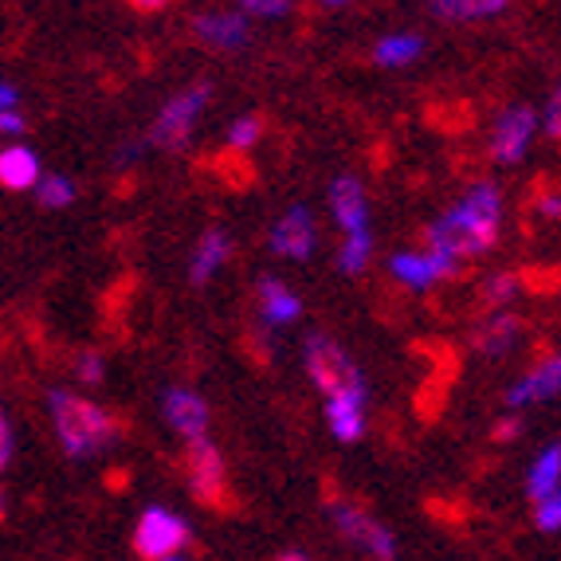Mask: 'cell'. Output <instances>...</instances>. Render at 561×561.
I'll list each match as a JSON object with an SVG mask.
<instances>
[{
	"label": "cell",
	"mask_w": 561,
	"mask_h": 561,
	"mask_svg": "<svg viewBox=\"0 0 561 561\" xmlns=\"http://www.w3.org/2000/svg\"><path fill=\"white\" fill-rule=\"evenodd\" d=\"M307 369L314 377L322 393L334 397V393H365L362 374H357V365L350 362L334 342L327 337H310L307 342Z\"/></svg>",
	"instance_id": "obj_5"
},
{
	"label": "cell",
	"mask_w": 561,
	"mask_h": 561,
	"mask_svg": "<svg viewBox=\"0 0 561 561\" xmlns=\"http://www.w3.org/2000/svg\"><path fill=\"white\" fill-rule=\"evenodd\" d=\"M515 334H518V319L503 310V314H495V319H486V327L476 334V342L483 354H503V350L515 342Z\"/></svg>",
	"instance_id": "obj_19"
},
{
	"label": "cell",
	"mask_w": 561,
	"mask_h": 561,
	"mask_svg": "<svg viewBox=\"0 0 561 561\" xmlns=\"http://www.w3.org/2000/svg\"><path fill=\"white\" fill-rule=\"evenodd\" d=\"M9 459H12V432L4 424V416H0V471L9 468Z\"/></svg>",
	"instance_id": "obj_33"
},
{
	"label": "cell",
	"mask_w": 561,
	"mask_h": 561,
	"mask_svg": "<svg viewBox=\"0 0 561 561\" xmlns=\"http://www.w3.org/2000/svg\"><path fill=\"white\" fill-rule=\"evenodd\" d=\"M165 416H169V424L185 436V440H197V436H205V428H208L205 401H201L197 393H185V389L165 393Z\"/></svg>",
	"instance_id": "obj_11"
},
{
	"label": "cell",
	"mask_w": 561,
	"mask_h": 561,
	"mask_svg": "<svg viewBox=\"0 0 561 561\" xmlns=\"http://www.w3.org/2000/svg\"><path fill=\"white\" fill-rule=\"evenodd\" d=\"M272 248L279 255H290V260H307L314 252V225H310L307 208H290L272 232Z\"/></svg>",
	"instance_id": "obj_10"
},
{
	"label": "cell",
	"mask_w": 561,
	"mask_h": 561,
	"mask_svg": "<svg viewBox=\"0 0 561 561\" xmlns=\"http://www.w3.org/2000/svg\"><path fill=\"white\" fill-rule=\"evenodd\" d=\"M4 515H9V506H4V495H0V518H4Z\"/></svg>",
	"instance_id": "obj_38"
},
{
	"label": "cell",
	"mask_w": 561,
	"mask_h": 561,
	"mask_svg": "<svg viewBox=\"0 0 561 561\" xmlns=\"http://www.w3.org/2000/svg\"><path fill=\"white\" fill-rule=\"evenodd\" d=\"M558 126H561V103H558V94H553L550 103H546V134H550V138H558Z\"/></svg>",
	"instance_id": "obj_31"
},
{
	"label": "cell",
	"mask_w": 561,
	"mask_h": 561,
	"mask_svg": "<svg viewBox=\"0 0 561 561\" xmlns=\"http://www.w3.org/2000/svg\"><path fill=\"white\" fill-rule=\"evenodd\" d=\"M103 369H106V365H103V357H99V354H83V357H79V381L99 385V381H103Z\"/></svg>",
	"instance_id": "obj_29"
},
{
	"label": "cell",
	"mask_w": 561,
	"mask_h": 561,
	"mask_svg": "<svg viewBox=\"0 0 561 561\" xmlns=\"http://www.w3.org/2000/svg\"><path fill=\"white\" fill-rule=\"evenodd\" d=\"M193 32H197L205 44L213 47H240L248 39V20L236 16V12H205V16L193 20Z\"/></svg>",
	"instance_id": "obj_13"
},
{
	"label": "cell",
	"mask_w": 561,
	"mask_h": 561,
	"mask_svg": "<svg viewBox=\"0 0 561 561\" xmlns=\"http://www.w3.org/2000/svg\"><path fill=\"white\" fill-rule=\"evenodd\" d=\"M322 4H330V9H337V4H346V0H322Z\"/></svg>",
	"instance_id": "obj_39"
},
{
	"label": "cell",
	"mask_w": 561,
	"mask_h": 561,
	"mask_svg": "<svg viewBox=\"0 0 561 561\" xmlns=\"http://www.w3.org/2000/svg\"><path fill=\"white\" fill-rule=\"evenodd\" d=\"M499 240V220H486V216L471 213V208L459 205L456 213H448L440 225L428 232L432 252L448 255V260H471V255H483L491 243Z\"/></svg>",
	"instance_id": "obj_2"
},
{
	"label": "cell",
	"mask_w": 561,
	"mask_h": 561,
	"mask_svg": "<svg viewBox=\"0 0 561 561\" xmlns=\"http://www.w3.org/2000/svg\"><path fill=\"white\" fill-rule=\"evenodd\" d=\"M39 181V161L24 146L0 150V185L4 188H32Z\"/></svg>",
	"instance_id": "obj_17"
},
{
	"label": "cell",
	"mask_w": 561,
	"mask_h": 561,
	"mask_svg": "<svg viewBox=\"0 0 561 561\" xmlns=\"http://www.w3.org/2000/svg\"><path fill=\"white\" fill-rule=\"evenodd\" d=\"M506 9V0H436V16L444 20H479Z\"/></svg>",
	"instance_id": "obj_21"
},
{
	"label": "cell",
	"mask_w": 561,
	"mask_h": 561,
	"mask_svg": "<svg viewBox=\"0 0 561 561\" xmlns=\"http://www.w3.org/2000/svg\"><path fill=\"white\" fill-rule=\"evenodd\" d=\"M534 130H538V118H534L530 106H515V111H506L503 118H499L495 141H491V153H495V161H503V165H515V161H523Z\"/></svg>",
	"instance_id": "obj_8"
},
{
	"label": "cell",
	"mask_w": 561,
	"mask_h": 561,
	"mask_svg": "<svg viewBox=\"0 0 561 561\" xmlns=\"http://www.w3.org/2000/svg\"><path fill=\"white\" fill-rule=\"evenodd\" d=\"M240 4L255 16H283L290 9V0H240Z\"/></svg>",
	"instance_id": "obj_30"
},
{
	"label": "cell",
	"mask_w": 561,
	"mask_h": 561,
	"mask_svg": "<svg viewBox=\"0 0 561 561\" xmlns=\"http://www.w3.org/2000/svg\"><path fill=\"white\" fill-rule=\"evenodd\" d=\"M558 468H561V448L553 444V448L542 451V459H538L534 471H530V499L534 503L558 491Z\"/></svg>",
	"instance_id": "obj_20"
},
{
	"label": "cell",
	"mask_w": 561,
	"mask_h": 561,
	"mask_svg": "<svg viewBox=\"0 0 561 561\" xmlns=\"http://www.w3.org/2000/svg\"><path fill=\"white\" fill-rule=\"evenodd\" d=\"M463 208H471V213L486 216V220H499V216H503V201H499V188L495 185H476L468 193V201H463Z\"/></svg>",
	"instance_id": "obj_25"
},
{
	"label": "cell",
	"mask_w": 561,
	"mask_h": 561,
	"mask_svg": "<svg viewBox=\"0 0 561 561\" xmlns=\"http://www.w3.org/2000/svg\"><path fill=\"white\" fill-rule=\"evenodd\" d=\"M208 99V87H188L185 94H178L173 103H165V111L158 114V122H153V146H165V150H181L188 141V130H193V118L201 114V106H205Z\"/></svg>",
	"instance_id": "obj_6"
},
{
	"label": "cell",
	"mask_w": 561,
	"mask_h": 561,
	"mask_svg": "<svg viewBox=\"0 0 561 561\" xmlns=\"http://www.w3.org/2000/svg\"><path fill=\"white\" fill-rule=\"evenodd\" d=\"M330 205H334V216L342 220V228H362L365 225V197H362V185L354 178H342L334 181V193H330Z\"/></svg>",
	"instance_id": "obj_18"
},
{
	"label": "cell",
	"mask_w": 561,
	"mask_h": 561,
	"mask_svg": "<svg viewBox=\"0 0 561 561\" xmlns=\"http://www.w3.org/2000/svg\"><path fill=\"white\" fill-rule=\"evenodd\" d=\"M228 252H232V240H228L220 228H208L205 236H201L197 243V255H193V267H188V279L197 283V287H205L208 279L216 275V267L228 260Z\"/></svg>",
	"instance_id": "obj_15"
},
{
	"label": "cell",
	"mask_w": 561,
	"mask_h": 561,
	"mask_svg": "<svg viewBox=\"0 0 561 561\" xmlns=\"http://www.w3.org/2000/svg\"><path fill=\"white\" fill-rule=\"evenodd\" d=\"M9 106H16V87L0 83V111H9Z\"/></svg>",
	"instance_id": "obj_34"
},
{
	"label": "cell",
	"mask_w": 561,
	"mask_h": 561,
	"mask_svg": "<svg viewBox=\"0 0 561 561\" xmlns=\"http://www.w3.org/2000/svg\"><path fill=\"white\" fill-rule=\"evenodd\" d=\"M506 436H518V416H511V421H503L495 428V440H506Z\"/></svg>",
	"instance_id": "obj_35"
},
{
	"label": "cell",
	"mask_w": 561,
	"mask_h": 561,
	"mask_svg": "<svg viewBox=\"0 0 561 561\" xmlns=\"http://www.w3.org/2000/svg\"><path fill=\"white\" fill-rule=\"evenodd\" d=\"M561 523V503H558V491L546 499H538V526H542L546 534H553Z\"/></svg>",
	"instance_id": "obj_28"
},
{
	"label": "cell",
	"mask_w": 561,
	"mask_h": 561,
	"mask_svg": "<svg viewBox=\"0 0 561 561\" xmlns=\"http://www.w3.org/2000/svg\"><path fill=\"white\" fill-rule=\"evenodd\" d=\"M260 130H263L260 114H248V118H240L232 126V134H228V146H232V150H248V146L260 138Z\"/></svg>",
	"instance_id": "obj_26"
},
{
	"label": "cell",
	"mask_w": 561,
	"mask_h": 561,
	"mask_svg": "<svg viewBox=\"0 0 561 561\" xmlns=\"http://www.w3.org/2000/svg\"><path fill=\"white\" fill-rule=\"evenodd\" d=\"M515 295H518V275H495L491 287H486V302H491V307H503V302H511Z\"/></svg>",
	"instance_id": "obj_27"
},
{
	"label": "cell",
	"mask_w": 561,
	"mask_h": 561,
	"mask_svg": "<svg viewBox=\"0 0 561 561\" xmlns=\"http://www.w3.org/2000/svg\"><path fill=\"white\" fill-rule=\"evenodd\" d=\"M20 130H24V118L16 114V106L0 111V134H20Z\"/></svg>",
	"instance_id": "obj_32"
},
{
	"label": "cell",
	"mask_w": 561,
	"mask_h": 561,
	"mask_svg": "<svg viewBox=\"0 0 561 561\" xmlns=\"http://www.w3.org/2000/svg\"><path fill=\"white\" fill-rule=\"evenodd\" d=\"M39 185V205L44 208H64V205H71L76 201V185L67 178H44V181H36Z\"/></svg>",
	"instance_id": "obj_24"
},
{
	"label": "cell",
	"mask_w": 561,
	"mask_h": 561,
	"mask_svg": "<svg viewBox=\"0 0 561 561\" xmlns=\"http://www.w3.org/2000/svg\"><path fill=\"white\" fill-rule=\"evenodd\" d=\"M369 232H365V225L362 228H350L346 232V243H342V272H362L365 267V260H369Z\"/></svg>",
	"instance_id": "obj_23"
},
{
	"label": "cell",
	"mask_w": 561,
	"mask_h": 561,
	"mask_svg": "<svg viewBox=\"0 0 561 561\" xmlns=\"http://www.w3.org/2000/svg\"><path fill=\"white\" fill-rule=\"evenodd\" d=\"M188 542H193V530H188L185 518L169 515L161 506H150V511L138 518V530H134V553L146 561L178 558Z\"/></svg>",
	"instance_id": "obj_3"
},
{
	"label": "cell",
	"mask_w": 561,
	"mask_h": 561,
	"mask_svg": "<svg viewBox=\"0 0 561 561\" xmlns=\"http://www.w3.org/2000/svg\"><path fill=\"white\" fill-rule=\"evenodd\" d=\"M185 468H188V486H193V495L197 503L213 506V511H225L228 506V471H225V456L197 436V440H188V456H185Z\"/></svg>",
	"instance_id": "obj_4"
},
{
	"label": "cell",
	"mask_w": 561,
	"mask_h": 561,
	"mask_svg": "<svg viewBox=\"0 0 561 561\" xmlns=\"http://www.w3.org/2000/svg\"><path fill=\"white\" fill-rule=\"evenodd\" d=\"M334 511V523H337V530L346 534L350 542H362V546H369V550L377 553V558H393L397 553V546H393V534L385 530L381 523H374V518L365 515L362 506H354V503H334L330 506Z\"/></svg>",
	"instance_id": "obj_7"
},
{
	"label": "cell",
	"mask_w": 561,
	"mask_h": 561,
	"mask_svg": "<svg viewBox=\"0 0 561 561\" xmlns=\"http://www.w3.org/2000/svg\"><path fill=\"white\" fill-rule=\"evenodd\" d=\"M260 310L272 327H283V322L299 319L302 302H299V295H290V287H283L279 279H263L260 283Z\"/></svg>",
	"instance_id": "obj_16"
},
{
	"label": "cell",
	"mask_w": 561,
	"mask_h": 561,
	"mask_svg": "<svg viewBox=\"0 0 561 561\" xmlns=\"http://www.w3.org/2000/svg\"><path fill=\"white\" fill-rule=\"evenodd\" d=\"M542 208H546V216H558V197H546Z\"/></svg>",
	"instance_id": "obj_37"
},
{
	"label": "cell",
	"mask_w": 561,
	"mask_h": 561,
	"mask_svg": "<svg viewBox=\"0 0 561 561\" xmlns=\"http://www.w3.org/2000/svg\"><path fill=\"white\" fill-rule=\"evenodd\" d=\"M126 4H134V9H141V12H153V9H165V4H173V0H126Z\"/></svg>",
	"instance_id": "obj_36"
},
{
	"label": "cell",
	"mask_w": 561,
	"mask_h": 561,
	"mask_svg": "<svg viewBox=\"0 0 561 561\" xmlns=\"http://www.w3.org/2000/svg\"><path fill=\"white\" fill-rule=\"evenodd\" d=\"M327 416H330V432L337 440H362L365 432V393H334L327 397Z\"/></svg>",
	"instance_id": "obj_12"
},
{
	"label": "cell",
	"mask_w": 561,
	"mask_h": 561,
	"mask_svg": "<svg viewBox=\"0 0 561 561\" xmlns=\"http://www.w3.org/2000/svg\"><path fill=\"white\" fill-rule=\"evenodd\" d=\"M558 377H561V362L550 354L546 362L534 365L530 377H526L523 385H515V389H511L506 404H511V409H523V404H530V401H542V397H553V393H558Z\"/></svg>",
	"instance_id": "obj_14"
},
{
	"label": "cell",
	"mask_w": 561,
	"mask_h": 561,
	"mask_svg": "<svg viewBox=\"0 0 561 561\" xmlns=\"http://www.w3.org/2000/svg\"><path fill=\"white\" fill-rule=\"evenodd\" d=\"M51 416H56V432L64 440L67 456L87 459L94 451L111 448L118 440V421L111 412H103L99 404L83 401L71 393H51Z\"/></svg>",
	"instance_id": "obj_1"
},
{
	"label": "cell",
	"mask_w": 561,
	"mask_h": 561,
	"mask_svg": "<svg viewBox=\"0 0 561 561\" xmlns=\"http://www.w3.org/2000/svg\"><path fill=\"white\" fill-rule=\"evenodd\" d=\"M456 260H448V255L440 252H404V255H393V275L404 283H412V287H428V283L444 279V275H456Z\"/></svg>",
	"instance_id": "obj_9"
},
{
	"label": "cell",
	"mask_w": 561,
	"mask_h": 561,
	"mask_svg": "<svg viewBox=\"0 0 561 561\" xmlns=\"http://www.w3.org/2000/svg\"><path fill=\"white\" fill-rule=\"evenodd\" d=\"M421 51H424V44L416 36H385L374 56H377V64H385V67H401L421 56Z\"/></svg>",
	"instance_id": "obj_22"
}]
</instances>
